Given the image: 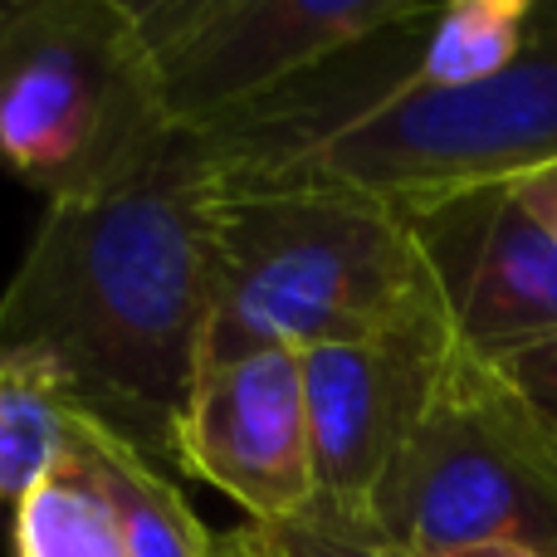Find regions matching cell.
Here are the masks:
<instances>
[{
    "label": "cell",
    "mask_w": 557,
    "mask_h": 557,
    "mask_svg": "<svg viewBox=\"0 0 557 557\" xmlns=\"http://www.w3.org/2000/svg\"><path fill=\"white\" fill-rule=\"evenodd\" d=\"M255 539H260L264 557H401L392 553L372 529L343 519V513L327 509H304L298 519L284 523H250Z\"/></svg>",
    "instance_id": "cell-14"
},
{
    "label": "cell",
    "mask_w": 557,
    "mask_h": 557,
    "mask_svg": "<svg viewBox=\"0 0 557 557\" xmlns=\"http://www.w3.org/2000/svg\"><path fill=\"white\" fill-rule=\"evenodd\" d=\"M416 10L411 0H133L176 137L211 133Z\"/></svg>",
    "instance_id": "cell-6"
},
{
    "label": "cell",
    "mask_w": 557,
    "mask_h": 557,
    "mask_svg": "<svg viewBox=\"0 0 557 557\" xmlns=\"http://www.w3.org/2000/svg\"><path fill=\"white\" fill-rule=\"evenodd\" d=\"M211 557H264V553H260V539H255L250 523H240V529H231V533H215Z\"/></svg>",
    "instance_id": "cell-17"
},
{
    "label": "cell",
    "mask_w": 557,
    "mask_h": 557,
    "mask_svg": "<svg viewBox=\"0 0 557 557\" xmlns=\"http://www.w3.org/2000/svg\"><path fill=\"white\" fill-rule=\"evenodd\" d=\"M74 441L88 455V465H94L108 504H113L127 557H211L215 553V533L196 519L182 484L172 480V470H162L157 460H147L143 450H133L127 441L108 435L103 425L84 421V416L74 421Z\"/></svg>",
    "instance_id": "cell-10"
},
{
    "label": "cell",
    "mask_w": 557,
    "mask_h": 557,
    "mask_svg": "<svg viewBox=\"0 0 557 557\" xmlns=\"http://www.w3.org/2000/svg\"><path fill=\"white\" fill-rule=\"evenodd\" d=\"M74 406L35 367L0 362V509H15L69 450Z\"/></svg>",
    "instance_id": "cell-13"
},
{
    "label": "cell",
    "mask_w": 557,
    "mask_h": 557,
    "mask_svg": "<svg viewBox=\"0 0 557 557\" xmlns=\"http://www.w3.org/2000/svg\"><path fill=\"white\" fill-rule=\"evenodd\" d=\"M172 147L133 0H0V172L45 206L98 201Z\"/></svg>",
    "instance_id": "cell-3"
},
{
    "label": "cell",
    "mask_w": 557,
    "mask_h": 557,
    "mask_svg": "<svg viewBox=\"0 0 557 557\" xmlns=\"http://www.w3.org/2000/svg\"><path fill=\"white\" fill-rule=\"evenodd\" d=\"M548 162H557V0H539L529 49L504 74L465 88H406L274 182H327L416 211Z\"/></svg>",
    "instance_id": "cell-5"
},
{
    "label": "cell",
    "mask_w": 557,
    "mask_h": 557,
    "mask_svg": "<svg viewBox=\"0 0 557 557\" xmlns=\"http://www.w3.org/2000/svg\"><path fill=\"white\" fill-rule=\"evenodd\" d=\"M455 333L445 318L386 327L352 343H327L304 357L308 425H313L318 509L362 523L401 435L416 425Z\"/></svg>",
    "instance_id": "cell-8"
},
{
    "label": "cell",
    "mask_w": 557,
    "mask_h": 557,
    "mask_svg": "<svg viewBox=\"0 0 557 557\" xmlns=\"http://www.w3.org/2000/svg\"><path fill=\"white\" fill-rule=\"evenodd\" d=\"M435 557H548V553H539V548H519V543H484V548L435 553Z\"/></svg>",
    "instance_id": "cell-18"
},
{
    "label": "cell",
    "mask_w": 557,
    "mask_h": 557,
    "mask_svg": "<svg viewBox=\"0 0 557 557\" xmlns=\"http://www.w3.org/2000/svg\"><path fill=\"white\" fill-rule=\"evenodd\" d=\"M431 318L445 308L401 211L327 182H221L206 367Z\"/></svg>",
    "instance_id": "cell-2"
},
{
    "label": "cell",
    "mask_w": 557,
    "mask_h": 557,
    "mask_svg": "<svg viewBox=\"0 0 557 557\" xmlns=\"http://www.w3.org/2000/svg\"><path fill=\"white\" fill-rule=\"evenodd\" d=\"M499 367L557 421V337L543 347H529V352L509 357V362H499Z\"/></svg>",
    "instance_id": "cell-15"
},
{
    "label": "cell",
    "mask_w": 557,
    "mask_h": 557,
    "mask_svg": "<svg viewBox=\"0 0 557 557\" xmlns=\"http://www.w3.org/2000/svg\"><path fill=\"white\" fill-rule=\"evenodd\" d=\"M533 10H539V0H455V5H435V20L425 29L421 84L465 88L504 74L529 49Z\"/></svg>",
    "instance_id": "cell-12"
},
{
    "label": "cell",
    "mask_w": 557,
    "mask_h": 557,
    "mask_svg": "<svg viewBox=\"0 0 557 557\" xmlns=\"http://www.w3.org/2000/svg\"><path fill=\"white\" fill-rule=\"evenodd\" d=\"M182 474L235 499L245 523H284L313 509L304 357L270 347L206 367L182 425Z\"/></svg>",
    "instance_id": "cell-9"
},
{
    "label": "cell",
    "mask_w": 557,
    "mask_h": 557,
    "mask_svg": "<svg viewBox=\"0 0 557 557\" xmlns=\"http://www.w3.org/2000/svg\"><path fill=\"white\" fill-rule=\"evenodd\" d=\"M362 529L401 557L519 543L557 557V421L499 362L450 343Z\"/></svg>",
    "instance_id": "cell-4"
},
{
    "label": "cell",
    "mask_w": 557,
    "mask_h": 557,
    "mask_svg": "<svg viewBox=\"0 0 557 557\" xmlns=\"http://www.w3.org/2000/svg\"><path fill=\"white\" fill-rule=\"evenodd\" d=\"M215 191L176 137L143 182L45 206L0 288V362L45 372L74 416L172 474L211 343Z\"/></svg>",
    "instance_id": "cell-1"
},
{
    "label": "cell",
    "mask_w": 557,
    "mask_h": 557,
    "mask_svg": "<svg viewBox=\"0 0 557 557\" xmlns=\"http://www.w3.org/2000/svg\"><path fill=\"white\" fill-rule=\"evenodd\" d=\"M10 543L15 557H127L117 513L74 435L64 460L10 509Z\"/></svg>",
    "instance_id": "cell-11"
},
{
    "label": "cell",
    "mask_w": 557,
    "mask_h": 557,
    "mask_svg": "<svg viewBox=\"0 0 557 557\" xmlns=\"http://www.w3.org/2000/svg\"><path fill=\"white\" fill-rule=\"evenodd\" d=\"M509 186H513V196L529 206L533 221H539L543 231H548L553 240H557V162L539 166V172L519 176V182H509Z\"/></svg>",
    "instance_id": "cell-16"
},
{
    "label": "cell",
    "mask_w": 557,
    "mask_h": 557,
    "mask_svg": "<svg viewBox=\"0 0 557 557\" xmlns=\"http://www.w3.org/2000/svg\"><path fill=\"white\" fill-rule=\"evenodd\" d=\"M455 343L490 362L557 337V240L509 182L401 211Z\"/></svg>",
    "instance_id": "cell-7"
}]
</instances>
